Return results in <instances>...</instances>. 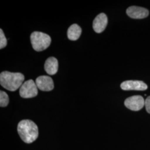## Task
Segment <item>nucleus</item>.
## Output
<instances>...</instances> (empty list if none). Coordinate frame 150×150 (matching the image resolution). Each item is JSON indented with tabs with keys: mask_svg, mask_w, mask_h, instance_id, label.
I'll return each mask as SVG.
<instances>
[{
	"mask_svg": "<svg viewBox=\"0 0 150 150\" xmlns=\"http://www.w3.org/2000/svg\"><path fill=\"white\" fill-rule=\"evenodd\" d=\"M25 76L21 73L4 71L0 74L1 85L10 91H15L23 83Z\"/></svg>",
	"mask_w": 150,
	"mask_h": 150,
	"instance_id": "f03ea898",
	"label": "nucleus"
},
{
	"mask_svg": "<svg viewBox=\"0 0 150 150\" xmlns=\"http://www.w3.org/2000/svg\"><path fill=\"white\" fill-rule=\"evenodd\" d=\"M108 23L107 17L104 13H101L96 16L93 22V28L96 33L103 32L107 26Z\"/></svg>",
	"mask_w": 150,
	"mask_h": 150,
	"instance_id": "1a4fd4ad",
	"label": "nucleus"
},
{
	"mask_svg": "<svg viewBox=\"0 0 150 150\" xmlns=\"http://www.w3.org/2000/svg\"><path fill=\"white\" fill-rule=\"evenodd\" d=\"M36 84L38 88L43 91H50L54 88V81L47 76H41L36 80Z\"/></svg>",
	"mask_w": 150,
	"mask_h": 150,
	"instance_id": "0eeeda50",
	"label": "nucleus"
},
{
	"mask_svg": "<svg viewBox=\"0 0 150 150\" xmlns=\"http://www.w3.org/2000/svg\"><path fill=\"white\" fill-rule=\"evenodd\" d=\"M17 131L22 141L27 144L34 142L38 136V126L30 120L20 121L17 126Z\"/></svg>",
	"mask_w": 150,
	"mask_h": 150,
	"instance_id": "f257e3e1",
	"label": "nucleus"
},
{
	"mask_svg": "<svg viewBox=\"0 0 150 150\" xmlns=\"http://www.w3.org/2000/svg\"><path fill=\"white\" fill-rule=\"evenodd\" d=\"M121 88L125 91H144L147 90V86L141 81L129 80L123 82L121 84Z\"/></svg>",
	"mask_w": 150,
	"mask_h": 150,
	"instance_id": "423d86ee",
	"label": "nucleus"
},
{
	"mask_svg": "<svg viewBox=\"0 0 150 150\" xmlns=\"http://www.w3.org/2000/svg\"><path fill=\"white\" fill-rule=\"evenodd\" d=\"M126 13L129 17L135 19L144 18L149 15V11L148 10L138 6L129 7L127 9Z\"/></svg>",
	"mask_w": 150,
	"mask_h": 150,
	"instance_id": "6e6552de",
	"label": "nucleus"
},
{
	"mask_svg": "<svg viewBox=\"0 0 150 150\" xmlns=\"http://www.w3.org/2000/svg\"><path fill=\"white\" fill-rule=\"evenodd\" d=\"M145 105L147 112L150 113V96L146 99Z\"/></svg>",
	"mask_w": 150,
	"mask_h": 150,
	"instance_id": "4468645a",
	"label": "nucleus"
},
{
	"mask_svg": "<svg viewBox=\"0 0 150 150\" xmlns=\"http://www.w3.org/2000/svg\"><path fill=\"white\" fill-rule=\"evenodd\" d=\"M125 106L132 111H139L145 106L144 98L139 95L133 96L127 98L125 101Z\"/></svg>",
	"mask_w": 150,
	"mask_h": 150,
	"instance_id": "39448f33",
	"label": "nucleus"
},
{
	"mask_svg": "<svg viewBox=\"0 0 150 150\" xmlns=\"http://www.w3.org/2000/svg\"><path fill=\"white\" fill-rule=\"evenodd\" d=\"M32 47L36 51H42L48 48L51 42L50 36L43 32H32L30 36Z\"/></svg>",
	"mask_w": 150,
	"mask_h": 150,
	"instance_id": "7ed1b4c3",
	"label": "nucleus"
},
{
	"mask_svg": "<svg viewBox=\"0 0 150 150\" xmlns=\"http://www.w3.org/2000/svg\"><path fill=\"white\" fill-rule=\"evenodd\" d=\"M44 67L45 70L48 75H54L58 71V61L54 57H50L46 61Z\"/></svg>",
	"mask_w": 150,
	"mask_h": 150,
	"instance_id": "9d476101",
	"label": "nucleus"
},
{
	"mask_svg": "<svg viewBox=\"0 0 150 150\" xmlns=\"http://www.w3.org/2000/svg\"><path fill=\"white\" fill-rule=\"evenodd\" d=\"M7 40L6 38L5 34L4 33V31H2V29L0 30V48H2L5 47L7 46Z\"/></svg>",
	"mask_w": 150,
	"mask_h": 150,
	"instance_id": "ddd939ff",
	"label": "nucleus"
},
{
	"mask_svg": "<svg viewBox=\"0 0 150 150\" xmlns=\"http://www.w3.org/2000/svg\"><path fill=\"white\" fill-rule=\"evenodd\" d=\"M9 103V98L8 95L4 91L0 92V106L1 107L7 106Z\"/></svg>",
	"mask_w": 150,
	"mask_h": 150,
	"instance_id": "f8f14e48",
	"label": "nucleus"
},
{
	"mask_svg": "<svg viewBox=\"0 0 150 150\" xmlns=\"http://www.w3.org/2000/svg\"><path fill=\"white\" fill-rule=\"evenodd\" d=\"M20 95L22 98H29L36 96L38 94V87L36 82L29 80L23 82L20 89Z\"/></svg>",
	"mask_w": 150,
	"mask_h": 150,
	"instance_id": "20e7f679",
	"label": "nucleus"
},
{
	"mask_svg": "<svg viewBox=\"0 0 150 150\" xmlns=\"http://www.w3.org/2000/svg\"><path fill=\"white\" fill-rule=\"evenodd\" d=\"M81 33V28L77 24H73L68 29L67 36L70 40L76 41L80 37Z\"/></svg>",
	"mask_w": 150,
	"mask_h": 150,
	"instance_id": "9b49d317",
	"label": "nucleus"
}]
</instances>
